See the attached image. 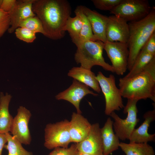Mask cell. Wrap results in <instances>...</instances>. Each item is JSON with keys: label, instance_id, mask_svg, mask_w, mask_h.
Segmentation results:
<instances>
[{"label": "cell", "instance_id": "5bb4252c", "mask_svg": "<svg viewBox=\"0 0 155 155\" xmlns=\"http://www.w3.org/2000/svg\"><path fill=\"white\" fill-rule=\"evenodd\" d=\"M35 0L16 1L11 10L9 12L10 27L7 31L9 33L15 31L19 27L22 21L30 17L36 16L32 9Z\"/></svg>", "mask_w": 155, "mask_h": 155}, {"label": "cell", "instance_id": "9c48e42d", "mask_svg": "<svg viewBox=\"0 0 155 155\" xmlns=\"http://www.w3.org/2000/svg\"><path fill=\"white\" fill-rule=\"evenodd\" d=\"M106 51L112 63L114 73L122 75L127 69L129 51L127 43L107 41L104 43Z\"/></svg>", "mask_w": 155, "mask_h": 155}, {"label": "cell", "instance_id": "8992f818", "mask_svg": "<svg viewBox=\"0 0 155 155\" xmlns=\"http://www.w3.org/2000/svg\"><path fill=\"white\" fill-rule=\"evenodd\" d=\"M96 78L104 96L106 115L110 116L115 111L124 108L122 96L119 89L116 86L114 75L111 74L106 77L99 71Z\"/></svg>", "mask_w": 155, "mask_h": 155}, {"label": "cell", "instance_id": "836d02e7", "mask_svg": "<svg viewBox=\"0 0 155 155\" xmlns=\"http://www.w3.org/2000/svg\"><path fill=\"white\" fill-rule=\"evenodd\" d=\"M76 155H94L92 154H88L87 153H83L78 150L77 154Z\"/></svg>", "mask_w": 155, "mask_h": 155}, {"label": "cell", "instance_id": "8fae6325", "mask_svg": "<svg viewBox=\"0 0 155 155\" xmlns=\"http://www.w3.org/2000/svg\"><path fill=\"white\" fill-rule=\"evenodd\" d=\"M129 34L127 22L115 15L108 17L106 28L107 41L127 43Z\"/></svg>", "mask_w": 155, "mask_h": 155}, {"label": "cell", "instance_id": "5b68a950", "mask_svg": "<svg viewBox=\"0 0 155 155\" xmlns=\"http://www.w3.org/2000/svg\"><path fill=\"white\" fill-rule=\"evenodd\" d=\"M138 101L136 100L128 99L123 111L124 113L127 114L125 119L121 118L115 112L110 115L114 120L113 127L115 134L119 140H129L139 121V119L137 117L138 109L136 104Z\"/></svg>", "mask_w": 155, "mask_h": 155}, {"label": "cell", "instance_id": "30bf717a", "mask_svg": "<svg viewBox=\"0 0 155 155\" xmlns=\"http://www.w3.org/2000/svg\"><path fill=\"white\" fill-rule=\"evenodd\" d=\"M31 115L29 110L23 106H20L13 118L10 131L14 137L26 145H29L32 140L28 127Z\"/></svg>", "mask_w": 155, "mask_h": 155}, {"label": "cell", "instance_id": "f546056e", "mask_svg": "<svg viewBox=\"0 0 155 155\" xmlns=\"http://www.w3.org/2000/svg\"><path fill=\"white\" fill-rule=\"evenodd\" d=\"M10 27V19L8 13L0 8V38Z\"/></svg>", "mask_w": 155, "mask_h": 155}, {"label": "cell", "instance_id": "484cf974", "mask_svg": "<svg viewBox=\"0 0 155 155\" xmlns=\"http://www.w3.org/2000/svg\"><path fill=\"white\" fill-rule=\"evenodd\" d=\"M19 27L25 28L36 34L40 33L45 36L42 24L36 16L29 17L22 21L20 24Z\"/></svg>", "mask_w": 155, "mask_h": 155}, {"label": "cell", "instance_id": "ffe728a7", "mask_svg": "<svg viewBox=\"0 0 155 155\" xmlns=\"http://www.w3.org/2000/svg\"><path fill=\"white\" fill-rule=\"evenodd\" d=\"M11 96L6 93H0V133H6L10 131L13 120L10 114L9 106Z\"/></svg>", "mask_w": 155, "mask_h": 155}, {"label": "cell", "instance_id": "ac0fdd59", "mask_svg": "<svg viewBox=\"0 0 155 155\" xmlns=\"http://www.w3.org/2000/svg\"><path fill=\"white\" fill-rule=\"evenodd\" d=\"M113 122L111 118L108 117L103 127L100 128L103 155H109L119 147V139L114 133Z\"/></svg>", "mask_w": 155, "mask_h": 155}, {"label": "cell", "instance_id": "83f0119b", "mask_svg": "<svg viewBox=\"0 0 155 155\" xmlns=\"http://www.w3.org/2000/svg\"><path fill=\"white\" fill-rule=\"evenodd\" d=\"M123 0H92L95 7L98 9L111 11Z\"/></svg>", "mask_w": 155, "mask_h": 155}, {"label": "cell", "instance_id": "44dd1931", "mask_svg": "<svg viewBox=\"0 0 155 155\" xmlns=\"http://www.w3.org/2000/svg\"><path fill=\"white\" fill-rule=\"evenodd\" d=\"M121 150L126 155H154L153 148L147 143L129 144L120 142L119 145Z\"/></svg>", "mask_w": 155, "mask_h": 155}, {"label": "cell", "instance_id": "3957f363", "mask_svg": "<svg viewBox=\"0 0 155 155\" xmlns=\"http://www.w3.org/2000/svg\"><path fill=\"white\" fill-rule=\"evenodd\" d=\"M119 86L122 97L138 101L148 98L155 102V75L144 69L131 77L120 78Z\"/></svg>", "mask_w": 155, "mask_h": 155}, {"label": "cell", "instance_id": "7a4b0ae2", "mask_svg": "<svg viewBox=\"0 0 155 155\" xmlns=\"http://www.w3.org/2000/svg\"><path fill=\"white\" fill-rule=\"evenodd\" d=\"M129 34L127 43L129 55L127 69L129 71L144 45L155 32V8L143 19L128 23Z\"/></svg>", "mask_w": 155, "mask_h": 155}, {"label": "cell", "instance_id": "7402d4cb", "mask_svg": "<svg viewBox=\"0 0 155 155\" xmlns=\"http://www.w3.org/2000/svg\"><path fill=\"white\" fill-rule=\"evenodd\" d=\"M74 17L70 16L68 18L64 30L69 32L73 42L75 44L79 41L82 22L80 17L75 14Z\"/></svg>", "mask_w": 155, "mask_h": 155}, {"label": "cell", "instance_id": "2e32d148", "mask_svg": "<svg viewBox=\"0 0 155 155\" xmlns=\"http://www.w3.org/2000/svg\"><path fill=\"white\" fill-rule=\"evenodd\" d=\"M91 125L81 114L73 113L69 127L71 142L77 143L84 139L90 131Z\"/></svg>", "mask_w": 155, "mask_h": 155}, {"label": "cell", "instance_id": "ba28073f", "mask_svg": "<svg viewBox=\"0 0 155 155\" xmlns=\"http://www.w3.org/2000/svg\"><path fill=\"white\" fill-rule=\"evenodd\" d=\"M69 127V121L66 119L47 124L44 129V146L50 150L68 147L71 142Z\"/></svg>", "mask_w": 155, "mask_h": 155}, {"label": "cell", "instance_id": "d4e9b609", "mask_svg": "<svg viewBox=\"0 0 155 155\" xmlns=\"http://www.w3.org/2000/svg\"><path fill=\"white\" fill-rule=\"evenodd\" d=\"M7 144L4 148L8 151V155H33L32 153L25 150L22 143L9 133H5Z\"/></svg>", "mask_w": 155, "mask_h": 155}, {"label": "cell", "instance_id": "e0dca14e", "mask_svg": "<svg viewBox=\"0 0 155 155\" xmlns=\"http://www.w3.org/2000/svg\"><path fill=\"white\" fill-rule=\"evenodd\" d=\"M144 120L137 128H135L129 139V143H148L155 140V134L148 132L151 123L155 120V109L146 112L143 116Z\"/></svg>", "mask_w": 155, "mask_h": 155}, {"label": "cell", "instance_id": "d6986e66", "mask_svg": "<svg viewBox=\"0 0 155 155\" xmlns=\"http://www.w3.org/2000/svg\"><path fill=\"white\" fill-rule=\"evenodd\" d=\"M68 75L92 88L100 93L101 90L95 74L91 70L81 66L73 67L70 70Z\"/></svg>", "mask_w": 155, "mask_h": 155}, {"label": "cell", "instance_id": "52a82bcc", "mask_svg": "<svg viewBox=\"0 0 155 155\" xmlns=\"http://www.w3.org/2000/svg\"><path fill=\"white\" fill-rule=\"evenodd\" d=\"M152 9L147 0H123L110 11V13L127 22H131L144 18L149 13Z\"/></svg>", "mask_w": 155, "mask_h": 155}, {"label": "cell", "instance_id": "1f68e13d", "mask_svg": "<svg viewBox=\"0 0 155 155\" xmlns=\"http://www.w3.org/2000/svg\"><path fill=\"white\" fill-rule=\"evenodd\" d=\"M16 2V0H3L0 8L8 13L13 8Z\"/></svg>", "mask_w": 155, "mask_h": 155}, {"label": "cell", "instance_id": "e575fe53", "mask_svg": "<svg viewBox=\"0 0 155 155\" xmlns=\"http://www.w3.org/2000/svg\"><path fill=\"white\" fill-rule=\"evenodd\" d=\"M3 0H0V8L1 5Z\"/></svg>", "mask_w": 155, "mask_h": 155}, {"label": "cell", "instance_id": "6da1fadb", "mask_svg": "<svg viewBox=\"0 0 155 155\" xmlns=\"http://www.w3.org/2000/svg\"><path fill=\"white\" fill-rule=\"evenodd\" d=\"M32 9L41 21L45 36L56 40L65 35L64 28L71 8L66 0H35Z\"/></svg>", "mask_w": 155, "mask_h": 155}, {"label": "cell", "instance_id": "7c38bea8", "mask_svg": "<svg viewBox=\"0 0 155 155\" xmlns=\"http://www.w3.org/2000/svg\"><path fill=\"white\" fill-rule=\"evenodd\" d=\"M78 151L94 155H103V145L99 124L91 125L86 138L76 144Z\"/></svg>", "mask_w": 155, "mask_h": 155}, {"label": "cell", "instance_id": "4dcf8cb0", "mask_svg": "<svg viewBox=\"0 0 155 155\" xmlns=\"http://www.w3.org/2000/svg\"><path fill=\"white\" fill-rule=\"evenodd\" d=\"M140 51L155 56V32L146 42Z\"/></svg>", "mask_w": 155, "mask_h": 155}, {"label": "cell", "instance_id": "f1b7e54d", "mask_svg": "<svg viewBox=\"0 0 155 155\" xmlns=\"http://www.w3.org/2000/svg\"><path fill=\"white\" fill-rule=\"evenodd\" d=\"M77 152L76 144H73L69 148H55L48 155H76Z\"/></svg>", "mask_w": 155, "mask_h": 155}, {"label": "cell", "instance_id": "9a60e30c", "mask_svg": "<svg viewBox=\"0 0 155 155\" xmlns=\"http://www.w3.org/2000/svg\"><path fill=\"white\" fill-rule=\"evenodd\" d=\"M80 6L83 13L90 23L96 40L105 42L107 41L106 28L108 17L91 10L85 6Z\"/></svg>", "mask_w": 155, "mask_h": 155}, {"label": "cell", "instance_id": "cb8c5ba5", "mask_svg": "<svg viewBox=\"0 0 155 155\" xmlns=\"http://www.w3.org/2000/svg\"><path fill=\"white\" fill-rule=\"evenodd\" d=\"M74 12L75 14H77L80 17L82 22L78 42L87 40L96 41L93 34L90 23L83 13L80 5L77 7Z\"/></svg>", "mask_w": 155, "mask_h": 155}, {"label": "cell", "instance_id": "277c9868", "mask_svg": "<svg viewBox=\"0 0 155 155\" xmlns=\"http://www.w3.org/2000/svg\"><path fill=\"white\" fill-rule=\"evenodd\" d=\"M75 45L77 49L75 59L81 67L91 70L93 66L98 65L106 71L114 73L111 65L106 63L103 57V42L87 40L79 41Z\"/></svg>", "mask_w": 155, "mask_h": 155}, {"label": "cell", "instance_id": "4fadbf2b", "mask_svg": "<svg viewBox=\"0 0 155 155\" xmlns=\"http://www.w3.org/2000/svg\"><path fill=\"white\" fill-rule=\"evenodd\" d=\"M88 94H91L95 96L98 95L90 90L88 86L74 79L71 86L57 94L55 98L57 100H64L69 102L76 108L77 113L81 114L82 112L80 108V102Z\"/></svg>", "mask_w": 155, "mask_h": 155}, {"label": "cell", "instance_id": "d6a6232c", "mask_svg": "<svg viewBox=\"0 0 155 155\" xmlns=\"http://www.w3.org/2000/svg\"><path fill=\"white\" fill-rule=\"evenodd\" d=\"M7 141L5 133H0V155H1L2 150Z\"/></svg>", "mask_w": 155, "mask_h": 155}, {"label": "cell", "instance_id": "4316f807", "mask_svg": "<svg viewBox=\"0 0 155 155\" xmlns=\"http://www.w3.org/2000/svg\"><path fill=\"white\" fill-rule=\"evenodd\" d=\"M16 37L27 43H32L36 39V33L27 28L19 27L15 31Z\"/></svg>", "mask_w": 155, "mask_h": 155}, {"label": "cell", "instance_id": "603a6c76", "mask_svg": "<svg viewBox=\"0 0 155 155\" xmlns=\"http://www.w3.org/2000/svg\"><path fill=\"white\" fill-rule=\"evenodd\" d=\"M154 57L151 54L140 51L129 72L124 77L130 78L141 72Z\"/></svg>", "mask_w": 155, "mask_h": 155}]
</instances>
